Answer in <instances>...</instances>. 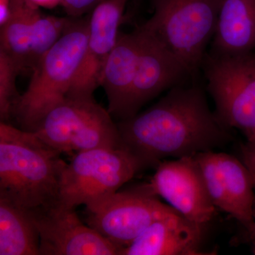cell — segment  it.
I'll return each instance as SVG.
<instances>
[{
	"label": "cell",
	"mask_w": 255,
	"mask_h": 255,
	"mask_svg": "<svg viewBox=\"0 0 255 255\" xmlns=\"http://www.w3.org/2000/svg\"><path fill=\"white\" fill-rule=\"evenodd\" d=\"M144 168L142 161L122 145L78 152L62 172L57 201L70 209L91 206L117 192Z\"/></svg>",
	"instance_id": "4"
},
{
	"label": "cell",
	"mask_w": 255,
	"mask_h": 255,
	"mask_svg": "<svg viewBox=\"0 0 255 255\" xmlns=\"http://www.w3.org/2000/svg\"><path fill=\"white\" fill-rule=\"evenodd\" d=\"M214 54L236 55L255 50V0H221Z\"/></svg>",
	"instance_id": "16"
},
{
	"label": "cell",
	"mask_w": 255,
	"mask_h": 255,
	"mask_svg": "<svg viewBox=\"0 0 255 255\" xmlns=\"http://www.w3.org/2000/svg\"><path fill=\"white\" fill-rule=\"evenodd\" d=\"M103 0H62L61 4L70 17L80 18L92 11Z\"/></svg>",
	"instance_id": "21"
},
{
	"label": "cell",
	"mask_w": 255,
	"mask_h": 255,
	"mask_svg": "<svg viewBox=\"0 0 255 255\" xmlns=\"http://www.w3.org/2000/svg\"><path fill=\"white\" fill-rule=\"evenodd\" d=\"M32 132L61 154L122 146L117 124L93 97H67Z\"/></svg>",
	"instance_id": "6"
},
{
	"label": "cell",
	"mask_w": 255,
	"mask_h": 255,
	"mask_svg": "<svg viewBox=\"0 0 255 255\" xmlns=\"http://www.w3.org/2000/svg\"><path fill=\"white\" fill-rule=\"evenodd\" d=\"M208 90L216 117L255 142V53L212 55L206 60Z\"/></svg>",
	"instance_id": "7"
},
{
	"label": "cell",
	"mask_w": 255,
	"mask_h": 255,
	"mask_svg": "<svg viewBox=\"0 0 255 255\" xmlns=\"http://www.w3.org/2000/svg\"><path fill=\"white\" fill-rule=\"evenodd\" d=\"M142 44L140 28L128 33H119L102 71L100 86L108 100L112 117L127 119L130 90L136 71Z\"/></svg>",
	"instance_id": "15"
},
{
	"label": "cell",
	"mask_w": 255,
	"mask_h": 255,
	"mask_svg": "<svg viewBox=\"0 0 255 255\" xmlns=\"http://www.w3.org/2000/svg\"><path fill=\"white\" fill-rule=\"evenodd\" d=\"M128 1L103 0L91 11L86 48L67 97H92L100 86L106 61L118 40Z\"/></svg>",
	"instance_id": "12"
},
{
	"label": "cell",
	"mask_w": 255,
	"mask_h": 255,
	"mask_svg": "<svg viewBox=\"0 0 255 255\" xmlns=\"http://www.w3.org/2000/svg\"><path fill=\"white\" fill-rule=\"evenodd\" d=\"M21 73L9 57L0 51V118L6 122L13 115L20 95L16 91V81Z\"/></svg>",
	"instance_id": "20"
},
{
	"label": "cell",
	"mask_w": 255,
	"mask_h": 255,
	"mask_svg": "<svg viewBox=\"0 0 255 255\" xmlns=\"http://www.w3.org/2000/svg\"><path fill=\"white\" fill-rule=\"evenodd\" d=\"M242 152H243V156L255 159V143H247V145L243 147Z\"/></svg>",
	"instance_id": "23"
},
{
	"label": "cell",
	"mask_w": 255,
	"mask_h": 255,
	"mask_svg": "<svg viewBox=\"0 0 255 255\" xmlns=\"http://www.w3.org/2000/svg\"><path fill=\"white\" fill-rule=\"evenodd\" d=\"M34 132L0 123V199L27 211L58 201L66 162Z\"/></svg>",
	"instance_id": "2"
},
{
	"label": "cell",
	"mask_w": 255,
	"mask_h": 255,
	"mask_svg": "<svg viewBox=\"0 0 255 255\" xmlns=\"http://www.w3.org/2000/svg\"><path fill=\"white\" fill-rule=\"evenodd\" d=\"M89 33V18H74L54 46L33 68L27 89L13 114L23 130L33 131L43 117L63 102L81 64Z\"/></svg>",
	"instance_id": "3"
},
{
	"label": "cell",
	"mask_w": 255,
	"mask_h": 255,
	"mask_svg": "<svg viewBox=\"0 0 255 255\" xmlns=\"http://www.w3.org/2000/svg\"><path fill=\"white\" fill-rule=\"evenodd\" d=\"M0 25L6 21L10 14V0H0Z\"/></svg>",
	"instance_id": "22"
},
{
	"label": "cell",
	"mask_w": 255,
	"mask_h": 255,
	"mask_svg": "<svg viewBox=\"0 0 255 255\" xmlns=\"http://www.w3.org/2000/svg\"><path fill=\"white\" fill-rule=\"evenodd\" d=\"M37 4L31 0H10V14L1 26L0 51L12 60L20 72L28 70L30 48Z\"/></svg>",
	"instance_id": "17"
},
{
	"label": "cell",
	"mask_w": 255,
	"mask_h": 255,
	"mask_svg": "<svg viewBox=\"0 0 255 255\" xmlns=\"http://www.w3.org/2000/svg\"><path fill=\"white\" fill-rule=\"evenodd\" d=\"M243 162L248 166V168L251 171L252 173L255 174V159L251 157L243 156Z\"/></svg>",
	"instance_id": "24"
},
{
	"label": "cell",
	"mask_w": 255,
	"mask_h": 255,
	"mask_svg": "<svg viewBox=\"0 0 255 255\" xmlns=\"http://www.w3.org/2000/svg\"><path fill=\"white\" fill-rule=\"evenodd\" d=\"M122 145L145 167L214 150L231 139L199 87L179 85L142 113L117 124Z\"/></svg>",
	"instance_id": "1"
},
{
	"label": "cell",
	"mask_w": 255,
	"mask_h": 255,
	"mask_svg": "<svg viewBox=\"0 0 255 255\" xmlns=\"http://www.w3.org/2000/svg\"><path fill=\"white\" fill-rule=\"evenodd\" d=\"M86 208L87 225L121 251L151 224L176 211L161 202L158 196L145 186L132 190L118 191Z\"/></svg>",
	"instance_id": "8"
},
{
	"label": "cell",
	"mask_w": 255,
	"mask_h": 255,
	"mask_svg": "<svg viewBox=\"0 0 255 255\" xmlns=\"http://www.w3.org/2000/svg\"><path fill=\"white\" fill-rule=\"evenodd\" d=\"M74 18L58 17L37 11L33 22L28 69L33 70L55 43L63 36Z\"/></svg>",
	"instance_id": "19"
},
{
	"label": "cell",
	"mask_w": 255,
	"mask_h": 255,
	"mask_svg": "<svg viewBox=\"0 0 255 255\" xmlns=\"http://www.w3.org/2000/svg\"><path fill=\"white\" fill-rule=\"evenodd\" d=\"M0 255H40V236L31 212L0 199Z\"/></svg>",
	"instance_id": "18"
},
{
	"label": "cell",
	"mask_w": 255,
	"mask_h": 255,
	"mask_svg": "<svg viewBox=\"0 0 255 255\" xmlns=\"http://www.w3.org/2000/svg\"><path fill=\"white\" fill-rule=\"evenodd\" d=\"M142 44L128 106L127 119L156 96L191 75L184 64L155 36L140 26Z\"/></svg>",
	"instance_id": "13"
},
{
	"label": "cell",
	"mask_w": 255,
	"mask_h": 255,
	"mask_svg": "<svg viewBox=\"0 0 255 255\" xmlns=\"http://www.w3.org/2000/svg\"><path fill=\"white\" fill-rule=\"evenodd\" d=\"M215 207L236 219L248 231L254 224V179L244 162L214 150L194 156Z\"/></svg>",
	"instance_id": "9"
},
{
	"label": "cell",
	"mask_w": 255,
	"mask_h": 255,
	"mask_svg": "<svg viewBox=\"0 0 255 255\" xmlns=\"http://www.w3.org/2000/svg\"><path fill=\"white\" fill-rule=\"evenodd\" d=\"M145 186L201 228L212 220L216 213L194 156L159 162L150 182Z\"/></svg>",
	"instance_id": "11"
},
{
	"label": "cell",
	"mask_w": 255,
	"mask_h": 255,
	"mask_svg": "<svg viewBox=\"0 0 255 255\" xmlns=\"http://www.w3.org/2000/svg\"><path fill=\"white\" fill-rule=\"evenodd\" d=\"M252 174H253V179H254L255 187V174L253 173H252ZM249 232L251 233L252 244H253V254L255 255V220L254 224H253V227L251 228V229L250 230Z\"/></svg>",
	"instance_id": "25"
},
{
	"label": "cell",
	"mask_w": 255,
	"mask_h": 255,
	"mask_svg": "<svg viewBox=\"0 0 255 255\" xmlns=\"http://www.w3.org/2000/svg\"><path fill=\"white\" fill-rule=\"evenodd\" d=\"M58 201L30 211L40 236V255H119L121 249Z\"/></svg>",
	"instance_id": "10"
},
{
	"label": "cell",
	"mask_w": 255,
	"mask_h": 255,
	"mask_svg": "<svg viewBox=\"0 0 255 255\" xmlns=\"http://www.w3.org/2000/svg\"><path fill=\"white\" fill-rule=\"evenodd\" d=\"M203 228L174 211L151 224L119 255H202Z\"/></svg>",
	"instance_id": "14"
},
{
	"label": "cell",
	"mask_w": 255,
	"mask_h": 255,
	"mask_svg": "<svg viewBox=\"0 0 255 255\" xmlns=\"http://www.w3.org/2000/svg\"><path fill=\"white\" fill-rule=\"evenodd\" d=\"M221 0H155V12L141 27L152 33L191 74L204 59L214 36Z\"/></svg>",
	"instance_id": "5"
},
{
	"label": "cell",
	"mask_w": 255,
	"mask_h": 255,
	"mask_svg": "<svg viewBox=\"0 0 255 255\" xmlns=\"http://www.w3.org/2000/svg\"><path fill=\"white\" fill-rule=\"evenodd\" d=\"M35 4H53L57 2H61L62 0H31Z\"/></svg>",
	"instance_id": "26"
}]
</instances>
